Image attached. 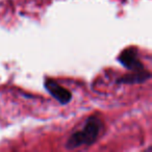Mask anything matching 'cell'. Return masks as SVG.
Instances as JSON below:
<instances>
[{
	"label": "cell",
	"instance_id": "6da1fadb",
	"mask_svg": "<svg viewBox=\"0 0 152 152\" xmlns=\"http://www.w3.org/2000/svg\"><path fill=\"white\" fill-rule=\"evenodd\" d=\"M102 128L103 123L99 118L95 116L89 117L83 128L74 131L69 137L66 142V148L72 150L85 146H92L99 139Z\"/></svg>",
	"mask_w": 152,
	"mask_h": 152
},
{
	"label": "cell",
	"instance_id": "7a4b0ae2",
	"mask_svg": "<svg viewBox=\"0 0 152 152\" xmlns=\"http://www.w3.org/2000/svg\"><path fill=\"white\" fill-rule=\"evenodd\" d=\"M118 61L123 67L131 72H139L146 70L144 64L140 59L137 50L133 48L124 49L118 56Z\"/></svg>",
	"mask_w": 152,
	"mask_h": 152
},
{
	"label": "cell",
	"instance_id": "3957f363",
	"mask_svg": "<svg viewBox=\"0 0 152 152\" xmlns=\"http://www.w3.org/2000/svg\"><path fill=\"white\" fill-rule=\"evenodd\" d=\"M44 86L46 91L61 104L65 105V104H68L71 101L72 99L71 92L68 89H66L65 87L61 86L58 83H56L54 79L46 78L45 79Z\"/></svg>",
	"mask_w": 152,
	"mask_h": 152
},
{
	"label": "cell",
	"instance_id": "277c9868",
	"mask_svg": "<svg viewBox=\"0 0 152 152\" xmlns=\"http://www.w3.org/2000/svg\"><path fill=\"white\" fill-rule=\"evenodd\" d=\"M150 77H151V73L147 70H143V71L139 72H131L126 75H123L121 78H119L117 80V83L121 85V83H124V85H140V83H143L145 81L149 80Z\"/></svg>",
	"mask_w": 152,
	"mask_h": 152
}]
</instances>
